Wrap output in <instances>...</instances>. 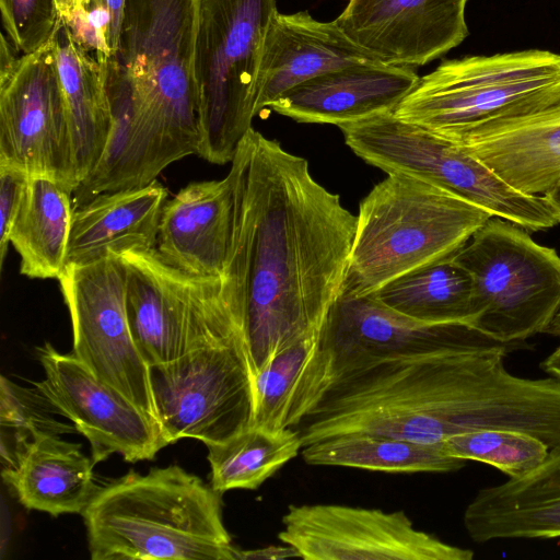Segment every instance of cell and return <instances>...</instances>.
<instances>
[{
	"mask_svg": "<svg viewBox=\"0 0 560 560\" xmlns=\"http://www.w3.org/2000/svg\"><path fill=\"white\" fill-rule=\"evenodd\" d=\"M229 174L234 218L222 292L256 376L322 328L342 290L357 215L314 179L304 158L253 128Z\"/></svg>",
	"mask_w": 560,
	"mask_h": 560,
	"instance_id": "obj_1",
	"label": "cell"
},
{
	"mask_svg": "<svg viewBox=\"0 0 560 560\" xmlns=\"http://www.w3.org/2000/svg\"><path fill=\"white\" fill-rule=\"evenodd\" d=\"M517 346L477 331L342 370L296 427L302 444L349 433L441 444L482 429L547 441L559 420L558 386L511 373L504 360Z\"/></svg>",
	"mask_w": 560,
	"mask_h": 560,
	"instance_id": "obj_2",
	"label": "cell"
},
{
	"mask_svg": "<svg viewBox=\"0 0 560 560\" xmlns=\"http://www.w3.org/2000/svg\"><path fill=\"white\" fill-rule=\"evenodd\" d=\"M195 1L125 2L117 49L104 62L112 128L96 167L115 188L148 185L171 163L199 153Z\"/></svg>",
	"mask_w": 560,
	"mask_h": 560,
	"instance_id": "obj_3",
	"label": "cell"
},
{
	"mask_svg": "<svg viewBox=\"0 0 560 560\" xmlns=\"http://www.w3.org/2000/svg\"><path fill=\"white\" fill-rule=\"evenodd\" d=\"M221 494L178 465L129 471L82 516L93 560H236Z\"/></svg>",
	"mask_w": 560,
	"mask_h": 560,
	"instance_id": "obj_4",
	"label": "cell"
},
{
	"mask_svg": "<svg viewBox=\"0 0 560 560\" xmlns=\"http://www.w3.org/2000/svg\"><path fill=\"white\" fill-rule=\"evenodd\" d=\"M491 217L422 179L388 174L360 202L340 294H373L396 278L452 257Z\"/></svg>",
	"mask_w": 560,
	"mask_h": 560,
	"instance_id": "obj_5",
	"label": "cell"
},
{
	"mask_svg": "<svg viewBox=\"0 0 560 560\" xmlns=\"http://www.w3.org/2000/svg\"><path fill=\"white\" fill-rule=\"evenodd\" d=\"M560 103V55L526 49L441 62L419 78L393 114L454 142L497 120Z\"/></svg>",
	"mask_w": 560,
	"mask_h": 560,
	"instance_id": "obj_6",
	"label": "cell"
},
{
	"mask_svg": "<svg viewBox=\"0 0 560 560\" xmlns=\"http://www.w3.org/2000/svg\"><path fill=\"white\" fill-rule=\"evenodd\" d=\"M277 0H196L192 82L201 129L198 155L232 162L253 128L256 86Z\"/></svg>",
	"mask_w": 560,
	"mask_h": 560,
	"instance_id": "obj_7",
	"label": "cell"
},
{
	"mask_svg": "<svg viewBox=\"0 0 560 560\" xmlns=\"http://www.w3.org/2000/svg\"><path fill=\"white\" fill-rule=\"evenodd\" d=\"M452 259L471 279L475 328L497 341L545 334L560 312V256L518 224L491 217Z\"/></svg>",
	"mask_w": 560,
	"mask_h": 560,
	"instance_id": "obj_8",
	"label": "cell"
},
{
	"mask_svg": "<svg viewBox=\"0 0 560 560\" xmlns=\"http://www.w3.org/2000/svg\"><path fill=\"white\" fill-rule=\"evenodd\" d=\"M338 127L357 156L387 174L417 177L529 231L560 223L542 196L516 190L458 144L393 112Z\"/></svg>",
	"mask_w": 560,
	"mask_h": 560,
	"instance_id": "obj_9",
	"label": "cell"
},
{
	"mask_svg": "<svg viewBox=\"0 0 560 560\" xmlns=\"http://www.w3.org/2000/svg\"><path fill=\"white\" fill-rule=\"evenodd\" d=\"M133 341L150 368L209 343L242 338L219 277H200L164 261L156 249L120 254Z\"/></svg>",
	"mask_w": 560,
	"mask_h": 560,
	"instance_id": "obj_10",
	"label": "cell"
},
{
	"mask_svg": "<svg viewBox=\"0 0 560 560\" xmlns=\"http://www.w3.org/2000/svg\"><path fill=\"white\" fill-rule=\"evenodd\" d=\"M255 371L246 341L225 339L151 368L159 422L168 444L226 441L254 424Z\"/></svg>",
	"mask_w": 560,
	"mask_h": 560,
	"instance_id": "obj_11",
	"label": "cell"
},
{
	"mask_svg": "<svg viewBox=\"0 0 560 560\" xmlns=\"http://www.w3.org/2000/svg\"><path fill=\"white\" fill-rule=\"evenodd\" d=\"M0 164L49 177L72 194L79 186L54 38L19 56L1 35Z\"/></svg>",
	"mask_w": 560,
	"mask_h": 560,
	"instance_id": "obj_12",
	"label": "cell"
},
{
	"mask_svg": "<svg viewBox=\"0 0 560 560\" xmlns=\"http://www.w3.org/2000/svg\"><path fill=\"white\" fill-rule=\"evenodd\" d=\"M73 336V354L103 382L158 419L151 368L139 352L126 307V267L117 254L69 264L58 278Z\"/></svg>",
	"mask_w": 560,
	"mask_h": 560,
	"instance_id": "obj_13",
	"label": "cell"
},
{
	"mask_svg": "<svg viewBox=\"0 0 560 560\" xmlns=\"http://www.w3.org/2000/svg\"><path fill=\"white\" fill-rule=\"evenodd\" d=\"M278 537L305 560H471L474 551L417 529L404 511L290 505Z\"/></svg>",
	"mask_w": 560,
	"mask_h": 560,
	"instance_id": "obj_14",
	"label": "cell"
},
{
	"mask_svg": "<svg viewBox=\"0 0 560 560\" xmlns=\"http://www.w3.org/2000/svg\"><path fill=\"white\" fill-rule=\"evenodd\" d=\"M45 378L34 383L58 415L90 442L94 465L118 453L130 463L153 459L170 445L155 418L95 376L73 353L37 348Z\"/></svg>",
	"mask_w": 560,
	"mask_h": 560,
	"instance_id": "obj_15",
	"label": "cell"
},
{
	"mask_svg": "<svg viewBox=\"0 0 560 560\" xmlns=\"http://www.w3.org/2000/svg\"><path fill=\"white\" fill-rule=\"evenodd\" d=\"M468 0H349L334 20L374 60L395 67L424 66L468 36Z\"/></svg>",
	"mask_w": 560,
	"mask_h": 560,
	"instance_id": "obj_16",
	"label": "cell"
},
{
	"mask_svg": "<svg viewBox=\"0 0 560 560\" xmlns=\"http://www.w3.org/2000/svg\"><path fill=\"white\" fill-rule=\"evenodd\" d=\"M463 324H430L405 316L372 294H340L320 330L328 386L342 370L397 352L453 341L475 334Z\"/></svg>",
	"mask_w": 560,
	"mask_h": 560,
	"instance_id": "obj_17",
	"label": "cell"
},
{
	"mask_svg": "<svg viewBox=\"0 0 560 560\" xmlns=\"http://www.w3.org/2000/svg\"><path fill=\"white\" fill-rule=\"evenodd\" d=\"M418 80L412 68L352 65L301 83L269 108L299 122L338 127L394 112Z\"/></svg>",
	"mask_w": 560,
	"mask_h": 560,
	"instance_id": "obj_18",
	"label": "cell"
},
{
	"mask_svg": "<svg viewBox=\"0 0 560 560\" xmlns=\"http://www.w3.org/2000/svg\"><path fill=\"white\" fill-rule=\"evenodd\" d=\"M376 61L353 44L335 21L308 11L276 12L266 33L254 112L257 116L284 93L339 68Z\"/></svg>",
	"mask_w": 560,
	"mask_h": 560,
	"instance_id": "obj_19",
	"label": "cell"
},
{
	"mask_svg": "<svg viewBox=\"0 0 560 560\" xmlns=\"http://www.w3.org/2000/svg\"><path fill=\"white\" fill-rule=\"evenodd\" d=\"M233 218L230 174L220 180L192 182L166 200L155 249L177 269L221 278L230 252Z\"/></svg>",
	"mask_w": 560,
	"mask_h": 560,
	"instance_id": "obj_20",
	"label": "cell"
},
{
	"mask_svg": "<svg viewBox=\"0 0 560 560\" xmlns=\"http://www.w3.org/2000/svg\"><path fill=\"white\" fill-rule=\"evenodd\" d=\"M453 143L516 190L542 196L560 179V103L527 116L478 126Z\"/></svg>",
	"mask_w": 560,
	"mask_h": 560,
	"instance_id": "obj_21",
	"label": "cell"
},
{
	"mask_svg": "<svg viewBox=\"0 0 560 560\" xmlns=\"http://www.w3.org/2000/svg\"><path fill=\"white\" fill-rule=\"evenodd\" d=\"M463 523L477 544L560 537V451L522 477L480 489Z\"/></svg>",
	"mask_w": 560,
	"mask_h": 560,
	"instance_id": "obj_22",
	"label": "cell"
},
{
	"mask_svg": "<svg viewBox=\"0 0 560 560\" xmlns=\"http://www.w3.org/2000/svg\"><path fill=\"white\" fill-rule=\"evenodd\" d=\"M166 200V188L155 179L140 187L102 192L74 208L66 266L109 254L155 249Z\"/></svg>",
	"mask_w": 560,
	"mask_h": 560,
	"instance_id": "obj_23",
	"label": "cell"
},
{
	"mask_svg": "<svg viewBox=\"0 0 560 560\" xmlns=\"http://www.w3.org/2000/svg\"><path fill=\"white\" fill-rule=\"evenodd\" d=\"M54 44L80 185L102 159L112 128L106 68L75 42L63 20Z\"/></svg>",
	"mask_w": 560,
	"mask_h": 560,
	"instance_id": "obj_24",
	"label": "cell"
},
{
	"mask_svg": "<svg viewBox=\"0 0 560 560\" xmlns=\"http://www.w3.org/2000/svg\"><path fill=\"white\" fill-rule=\"evenodd\" d=\"M93 466L81 444L45 435L13 467L3 469L2 478L28 510L52 516L82 514L101 488L94 481Z\"/></svg>",
	"mask_w": 560,
	"mask_h": 560,
	"instance_id": "obj_25",
	"label": "cell"
},
{
	"mask_svg": "<svg viewBox=\"0 0 560 560\" xmlns=\"http://www.w3.org/2000/svg\"><path fill=\"white\" fill-rule=\"evenodd\" d=\"M322 328L278 352L255 376L254 424L296 428L328 388Z\"/></svg>",
	"mask_w": 560,
	"mask_h": 560,
	"instance_id": "obj_26",
	"label": "cell"
},
{
	"mask_svg": "<svg viewBox=\"0 0 560 560\" xmlns=\"http://www.w3.org/2000/svg\"><path fill=\"white\" fill-rule=\"evenodd\" d=\"M73 210L72 192L65 186L46 176H30L9 234L22 275L58 280L66 266Z\"/></svg>",
	"mask_w": 560,
	"mask_h": 560,
	"instance_id": "obj_27",
	"label": "cell"
},
{
	"mask_svg": "<svg viewBox=\"0 0 560 560\" xmlns=\"http://www.w3.org/2000/svg\"><path fill=\"white\" fill-rule=\"evenodd\" d=\"M308 465L341 466L392 474L452 472L465 459L452 456L444 444L366 433L331 436L302 447Z\"/></svg>",
	"mask_w": 560,
	"mask_h": 560,
	"instance_id": "obj_28",
	"label": "cell"
},
{
	"mask_svg": "<svg viewBox=\"0 0 560 560\" xmlns=\"http://www.w3.org/2000/svg\"><path fill=\"white\" fill-rule=\"evenodd\" d=\"M372 295L405 316L430 324L475 328L478 316L471 279L452 257L396 278Z\"/></svg>",
	"mask_w": 560,
	"mask_h": 560,
	"instance_id": "obj_29",
	"label": "cell"
},
{
	"mask_svg": "<svg viewBox=\"0 0 560 560\" xmlns=\"http://www.w3.org/2000/svg\"><path fill=\"white\" fill-rule=\"evenodd\" d=\"M206 446L210 486L223 493L232 489L256 490L294 458L303 444L295 428L252 424L222 443Z\"/></svg>",
	"mask_w": 560,
	"mask_h": 560,
	"instance_id": "obj_30",
	"label": "cell"
},
{
	"mask_svg": "<svg viewBox=\"0 0 560 560\" xmlns=\"http://www.w3.org/2000/svg\"><path fill=\"white\" fill-rule=\"evenodd\" d=\"M56 409L37 387H24L1 376L0 422L3 469L13 467L28 446L45 435L75 432L58 421Z\"/></svg>",
	"mask_w": 560,
	"mask_h": 560,
	"instance_id": "obj_31",
	"label": "cell"
},
{
	"mask_svg": "<svg viewBox=\"0 0 560 560\" xmlns=\"http://www.w3.org/2000/svg\"><path fill=\"white\" fill-rule=\"evenodd\" d=\"M443 444L452 456L491 465L509 478L530 472L550 454L536 436L510 429L465 432L448 438Z\"/></svg>",
	"mask_w": 560,
	"mask_h": 560,
	"instance_id": "obj_32",
	"label": "cell"
},
{
	"mask_svg": "<svg viewBox=\"0 0 560 560\" xmlns=\"http://www.w3.org/2000/svg\"><path fill=\"white\" fill-rule=\"evenodd\" d=\"M0 11L7 37L22 55L51 42L62 21L56 0H0Z\"/></svg>",
	"mask_w": 560,
	"mask_h": 560,
	"instance_id": "obj_33",
	"label": "cell"
},
{
	"mask_svg": "<svg viewBox=\"0 0 560 560\" xmlns=\"http://www.w3.org/2000/svg\"><path fill=\"white\" fill-rule=\"evenodd\" d=\"M62 20L78 44L100 61H107L112 55L108 45L112 18L106 9L91 0L88 4L72 8Z\"/></svg>",
	"mask_w": 560,
	"mask_h": 560,
	"instance_id": "obj_34",
	"label": "cell"
},
{
	"mask_svg": "<svg viewBox=\"0 0 560 560\" xmlns=\"http://www.w3.org/2000/svg\"><path fill=\"white\" fill-rule=\"evenodd\" d=\"M30 175L21 168L0 164V268L9 246V234L20 210Z\"/></svg>",
	"mask_w": 560,
	"mask_h": 560,
	"instance_id": "obj_35",
	"label": "cell"
},
{
	"mask_svg": "<svg viewBox=\"0 0 560 560\" xmlns=\"http://www.w3.org/2000/svg\"><path fill=\"white\" fill-rule=\"evenodd\" d=\"M95 4L103 7L106 9L112 18L109 34H108V45L112 51V55L116 51L119 40V33L122 22L124 8L126 0H92ZM110 55V56H112Z\"/></svg>",
	"mask_w": 560,
	"mask_h": 560,
	"instance_id": "obj_36",
	"label": "cell"
},
{
	"mask_svg": "<svg viewBox=\"0 0 560 560\" xmlns=\"http://www.w3.org/2000/svg\"><path fill=\"white\" fill-rule=\"evenodd\" d=\"M298 557V552L289 545L285 547H268L258 550H240L238 559H283Z\"/></svg>",
	"mask_w": 560,
	"mask_h": 560,
	"instance_id": "obj_37",
	"label": "cell"
},
{
	"mask_svg": "<svg viewBox=\"0 0 560 560\" xmlns=\"http://www.w3.org/2000/svg\"><path fill=\"white\" fill-rule=\"evenodd\" d=\"M541 370L560 380V345L540 363Z\"/></svg>",
	"mask_w": 560,
	"mask_h": 560,
	"instance_id": "obj_38",
	"label": "cell"
},
{
	"mask_svg": "<svg viewBox=\"0 0 560 560\" xmlns=\"http://www.w3.org/2000/svg\"><path fill=\"white\" fill-rule=\"evenodd\" d=\"M542 197L555 211L560 221V179L552 186L551 189L544 194Z\"/></svg>",
	"mask_w": 560,
	"mask_h": 560,
	"instance_id": "obj_39",
	"label": "cell"
},
{
	"mask_svg": "<svg viewBox=\"0 0 560 560\" xmlns=\"http://www.w3.org/2000/svg\"><path fill=\"white\" fill-rule=\"evenodd\" d=\"M545 334L560 338V312L553 318L549 327L546 329Z\"/></svg>",
	"mask_w": 560,
	"mask_h": 560,
	"instance_id": "obj_40",
	"label": "cell"
},
{
	"mask_svg": "<svg viewBox=\"0 0 560 560\" xmlns=\"http://www.w3.org/2000/svg\"><path fill=\"white\" fill-rule=\"evenodd\" d=\"M72 1L73 0H56L61 18L66 16L69 13L72 7Z\"/></svg>",
	"mask_w": 560,
	"mask_h": 560,
	"instance_id": "obj_41",
	"label": "cell"
},
{
	"mask_svg": "<svg viewBox=\"0 0 560 560\" xmlns=\"http://www.w3.org/2000/svg\"><path fill=\"white\" fill-rule=\"evenodd\" d=\"M90 1H91V0H73V1H72V7H71V9H72L73 7H75V5H83V4H88ZM69 12H70V11H69Z\"/></svg>",
	"mask_w": 560,
	"mask_h": 560,
	"instance_id": "obj_42",
	"label": "cell"
}]
</instances>
